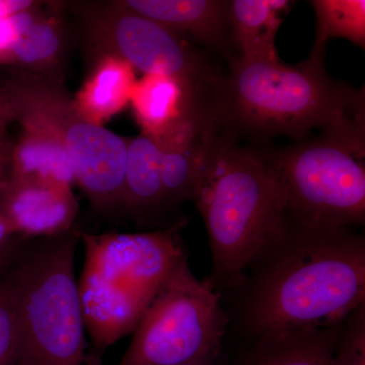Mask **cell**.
<instances>
[{
    "mask_svg": "<svg viewBox=\"0 0 365 365\" xmlns=\"http://www.w3.org/2000/svg\"><path fill=\"white\" fill-rule=\"evenodd\" d=\"M245 324L258 341L338 327L365 300V242L347 227L287 234L253 265Z\"/></svg>",
    "mask_w": 365,
    "mask_h": 365,
    "instance_id": "obj_1",
    "label": "cell"
},
{
    "mask_svg": "<svg viewBox=\"0 0 365 365\" xmlns=\"http://www.w3.org/2000/svg\"><path fill=\"white\" fill-rule=\"evenodd\" d=\"M209 107L220 130L239 140L245 134L302 140L314 129L365 132L364 90L328 76L307 60L297 66L237 58L222 76Z\"/></svg>",
    "mask_w": 365,
    "mask_h": 365,
    "instance_id": "obj_2",
    "label": "cell"
},
{
    "mask_svg": "<svg viewBox=\"0 0 365 365\" xmlns=\"http://www.w3.org/2000/svg\"><path fill=\"white\" fill-rule=\"evenodd\" d=\"M237 141L218 132L192 198L202 215L215 272L232 285L292 223L284 191L263 151Z\"/></svg>",
    "mask_w": 365,
    "mask_h": 365,
    "instance_id": "obj_3",
    "label": "cell"
},
{
    "mask_svg": "<svg viewBox=\"0 0 365 365\" xmlns=\"http://www.w3.org/2000/svg\"><path fill=\"white\" fill-rule=\"evenodd\" d=\"M78 294L86 330L98 351L133 333L144 312L186 257L177 228L83 235Z\"/></svg>",
    "mask_w": 365,
    "mask_h": 365,
    "instance_id": "obj_4",
    "label": "cell"
},
{
    "mask_svg": "<svg viewBox=\"0 0 365 365\" xmlns=\"http://www.w3.org/2000/svg\"><path fill=\"white\" fill-rule=\"evenodd\" d=\"M11 271L16 304V365H102L88 351L74 275L78 239L52 237Z\"/></svg>",
    "mask_w": 365,
    "mask_h": 365,
    "instance_id": "obj_5",
    "label": "cell"
},
{
    "mask_svg": "<svg viewBox=\"0 0 365 365\" xmlns=\"http://www.w3.org/2000/svg\"><path fill=\"white\" fill-rule=\"evenodd\" d=\"M0 119L59 141L73 163L76 184L96 208L123 204L127 139L81 116L59 79L14 74L0 86Z\"/></svg>",
    "mask_w": 365,
    "mask_h": 365,
    "instance_id": "obj_6",
    "label": "cell"
},
{
    "mask_svg": "<svg viewBox=\"0 0 365 365\" xmlns=\"http://www.w3.org/2000/svg\"><path fill=\"white\" fill-rule=\"evenodd\" d=\"M263 153L284 191L292 225H364L365 132H324L311 140Z\"/></svg>",
    "mask_w": 365,
    "mask_h": 365,
    "instance_id": "obj_7",
    "label": "cell"
},
{
    "mask_svg": "<svg viewBox=\"0 0 365 365\" xmlns=\"http://www.w3.org/2000/svg\"><path fill=\"white\" fill-rule=\"evenodd\" d=\"M227 319L209 281L182 258L155 295L117 365H185L213 361Z\"/></svg>",
    "mask_w": 365,
    "mask_h": 365,
    "instance_id": "obj_8",
    "label": "cell"
},
{
    "mask_svg": "<svg viewBox=\"0 0 365 365\" xmlns=\"http://www.w3.org/2000/svg\"><path fill=\"white\" fill-rule=\"evenodd\" d=\"M76 6L86 38L100 56L112 55L134 71L176 79L203 101L222 78L196 45L119 1Z\"/></svg>",
    "mask_w": 365,
    "mask_h": 365,
    "instance_id": "obj_9",
    "label": "cell"
},
{
    "mask_svg": "<svg viewBox=\"0 0 365 365\" xmlns=\"http://www.w3.org/2000/svg\"><path fill=\"white\" fill-rule=\"evenodd\" d=\"M0 213L16 235L54 237L71 232L78 203L71 187L7 178L0 189Z\"/></svg>",
    "mask_w": 365,
    "mask_h": 365,
    "instance_id": "obj_10",
    "label": "cell"
},
{
    "mask_svg": "<svg viewBox=\"0 0 365 365\" xmlns=\"http://www.w3.org/2000/svg\"><path fill=\"white\" fill-rule=\"evenodd\" d=\"M122 6L157 21L189 41L220 53L232 63L235 53L225 0H125Z\"/></svg>",
    "mask_w": 365,
    "mask_h": 365,
    "instance_id": "obj_11",
    "label": "cell"
},
{
    "mask_svg": "<svg viewBox=\"0 0 365 365\" xmlns=\"http://www.w3.org/2000/svg\"><path fill=\"white\" fill-rule=\"evenodd\" d=\"M207 103L176 79L155 74H144L136 81L130 98L143 133L153 137L162 135Z\"/></svg>",
    "mask_w": 365,
    "mask_h": 365,
    "instance_id": "obj_12",
    "label": "cell"
},
{
    "mask_svg": "<svg viewBox=\"0 0 365 365\" xmlns=\"http://www.w3.org/2000/svg\"><path fill=\"white\" fill-rule=\"evenodd\" d=\"M294 1L232 0L228 4L230 29L239 58L280 62L275 38Z\"/></svg>",
    "mask_w": 365,
    "mask_h": 365,
    "instance_id": "obj_13",
    "label": "cell"
},
{
    "mask_svg": "<svg viewBox=\"0 0 365 365\" xmlns=\"http://www.w3.org/2000/svg\"><path fill=\"white\" fill-rule=\"evenodd\" d=\"M136 81L130 64L112 55H102L73 98L74 104L91 123L104 126L130 103Z\"/></svg>",
    "mask_w": 365,
    "mask_h": 365,
    "instance_id": "obj_14",
    "label": "cell"
},
{
    "mask_svg": "<svg viewBox=\"0 0 365 365\" xmlns=\"http://www.w3.org/2000/svg\"><path fill=\"white\" fill-rule=\"evenodd\" d=\"M67 50L66 29L58 11H46L44 16L26 33L14 39L0 56V63L21 71L59 79Z\"/></svg>",
    "mask_w": 365,
    "mask_h": 365,
    "instance_id": "obj_15",
    "label": "cell"
},
{
    "mask_svg": "<svg viewBox=\"0 0 365 365\" xmlns=\"http://www.w3.org/2000/svg\"><path fill=\"white\" fill-rule=\"evenodd\" d=\"M9 179L39 180L71 187L76 184L73 163L59 141L44 132L23 128L13 144Z\"/></svg>",
    "mask_w": 365,
    "mask_h": 365,
    "instance_id": "obj_16",
    "label": "cell"
},
{
    "mask_svg": "<svg viewBox=\"0 0 365 365\" xmlns=\"http://www.w3.org/2000/svg\"><path fill=\"white\" fill-rule=\"evenodd\" d=\"M340 334L338 326L258 341L242 365H329Z\"/></svg>",
    "mask_w": 365,
    "mask_h": 365,
    "instance_id": "obj_17",
    "label": "cell"
},
{
    "mask_svg": "<svg viewBox=\"0 0 365 365\" xmlns=\"http://www.w3.org/2000/svg\"><path fill=\"white\" fill-rule=\"evenodd\" d=\"M165 200L157 139L143 133L127 139L124 205L141 211L155 207Z\"/></svg>",
    "mask_w": 365,
    "mask_h": 365,
    "instance_id": "obj_18",
    "label": "cell"
},
{
    "mask_svg": "<svg viewBox=\"0 0 365 365\" xmlns=\"http://www.w3.org/2000/svg\"><path fill=\"white\" fill-rule=\"evenodd\" d=\"M311 4L316 13L317 35L307 62L324 66L327 42L331 38L365 47L364 0H314Z\"/></svg>",
    "mask_w": 365,
    "mask_h": 365,
    "instance_id": "obj_19",
    "label": "cell"
},
{
    "mask_svg": "<svg viewBox=\"0 0 365 365\" xmlns=\"http://www.w3.org/2000/svg\"><path fill=\"white\" fill-rule=\"evenodd\" d=\"M16 323L11 272L0 276V365H16Z\"/></svg>",
    "mask_w": 365,
    "mask_h": 365,
    "instance_id": "obj_20",
    "label": "cell"
},
{
    "mask_svg": "<svg viewBox=\"0 0 365 365\" xmlns=\"http://www.w3.org/2000/svg\"><path fill=\"white\" fill-rule=\"evenodd\" d=\"M329 365H365L364 307L348 319Z\"/></svg>",
    "mask_w": 365,
    "mask_h": 365,
    "instance_id": "obj_21",
    "label": "cell"
},
{
    "mask_svg": "<svg viewBox=\"0 0 365 365\" xmlns=\"http://www.w3.org/2000/svg\"><path fill=\"white\" fill-rule=\"evenodd\" d=\"M32 0H0V20L11 18L35 6Z\"/></svg>",
    "mask_w": 365,
    "mask_h": 365,
    "instance_id": "obj_22",
    "label": "cell"
},
{
    "mask_svg": "<svg viewBox=\"0 0 365 365\" xmlns=\"http://www.w3.org/2000/svg\"><path fill=\"white\" fill-rule=\"evenodd\" d=\"M14 237H16V234H14L13 228L7 222L4 216L0 213V252L9 248V242Z\"/></svg>",
    "mask_w": 365,
    "mask_h": 365,
    "instance_id": "obj_23",
    "label": "cell"
},
{
    "mask_svg": "<svg viewBox=\"0 0 365 365\" xmlns=\"http://www.w3.org/2000/svg\"><path fill=\"white\" fill-rule=\"evenodd\" d=\"M7 123L0 119V160L9 157L13 144L9 143L6 132Z\"/></svg>",
    "mask_w": 365,
    "mask_h": 365,
    "instance_id": "obj_24",
    "label": "cell"
},
{
    "mask_svg": "<svg viewBox=\"0 0 365 365\" xmlns=\"http://www.w3.org/2000/svg\"><path fill=\"white\" fill-rule=\"evenodd\" d=\"M9 157L0 160V189L9 178Z\"/></svg>",
    "mask_w": 365,
    "mask_h": 365,
    "instance_id": "obj_25",
    "label": "cell"
},
{
    "mask_svg": "<svg viewBox=\"0 0 365 365\" xmlns=\"http://www.w3.org/2000/svg\"><path fill=\"white\" fill-rule=\"evenodd\" d=\"M11 252H13V248H11V246L4 250V251L0 252V269L4 267L7 263V261L9 260V258L11 257Z\"/></svg>",
    "mask_w": 365,
    "mask_h": 365,
    "instance_id": "obj_26",
    "label": "cell"
},
{
    "mask_svg": "<svg viewBox=\"0 0 365 365\" xmlns=\"http://www.w3.org/2000/svg\"><path fill=\"white\" fill-rule=\"evenodd\" d=\"M213 361H203V362H197V364H190L185 365H212Z\"/></svg>",
    "mask_w": 365,
    "mask_h": 365,
    "instance_id": "obj_27",
    "label": "cell"
}]
</instances>
